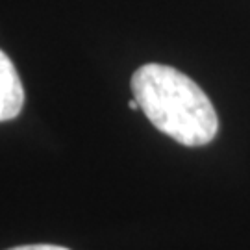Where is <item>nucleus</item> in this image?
<instances>
[{
    "label": "nucleus",
    "mask_w": 250,
    "mask_h": 250,
    "mask_svg": "<svg viewBox=\"0 0 250 250\" xmlns=\"http://www.w3.org/2000/svg\"><path fill=\"white\" fill-rule=\"evenodd\" d=\"M132 91L146 119L176 143L202 146L215 139L219 119L211 100L178 69L143 65L132 76Z\"/></svg>",
    "instance_id": "1"
},
{
    "label": "nucleus",
    "mask_w": 250,
    "mask_h": 250,
    "mask_svg": "<svg viewBox=\"0 0 250 250\" xmlns=\"http://www.w3.org/2000/svg\"><path fill=\"white\" fill-rule=\"evenodd\" d=\"M24 106V89L8 54L0 50V123L11 121Z\"/></svg>",
    "instance_id": "2"
},
{
    "label": "nucleus",
    "mask_w": 250,
    "mask_h": 250,
    "mask_svg": "<svg viewBox=\"0 0 250 250\" xmlns=\"http://www.w3.org/2000/svg\"><path fill=\"white\" fill-rule=\"evenodd\" d=\"M8 250H69L65 247H56V245H24V247H15Z\"/></svg>",
    "instance_id": "3"
},
{
    "label": "nucleus",
    "mask_w": 250,
    "mask_h": 250,
    "mask_svg": "<svg viewBox=\"0 0 250 250\" xmlns=\"http://www.w3.org/2000/svg\"><path fill=\"white\" fill-rule=\"evenodd\" d=\"M128 107H130V109H139V102H137V100H130V102H128Z\"/></svg>",
    "instance_id": "4"
}]
</instances>
